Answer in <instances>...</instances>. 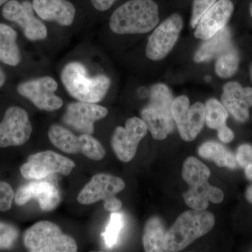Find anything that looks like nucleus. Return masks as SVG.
<instances>
[{"label": "nucleus", "instance_id": "obj_15", "mask_svg": "<svg viewBox=\"0 0 252 252\" xmlns=\"http://www.w3.org/2000/svg\"><path fill=\"white\" fill-rule=\"evenodd\" d=\"M125 187V182L120 177L109 174H97L84 187L78 195L77 200L82 205H91L115 196Z\"/></svg>", "mask_w": 252, "mask_h": 252}, {"label": "nucleus", "instance_id": "obj_23", "mask_svg": "<svg viewBox=\"0 0 252 252\" xmlns=\"http://www.w3.org/2000/svg\"><path fill=\"white\" fill-rule=\"evenodd\" d=\"M51 143L60 150L67 154L81 153V139L62 126L54 124L49 130Z\"/></svg>", "mask_w": 252, "mask_h": 252}, {"label": "nucleus", "instance_id": "obj_12", "mask_svg": "<svg viewBox=\"0 0 252 252\" xmlns=\"http://www.w3.org/2000/svg\"><path fill=\"white\" fill-rule=\"evenodd\" d=\"M32 132V126L26 111L9 107L0 123V148L23 145L29 140Z\"/></svg>", "mask_w": 252, "mask_h": 252}, {"label": "nucleus", "instance_id": "obj_7", "mask_svg": "<svg viewBox=\"0 0 252 252\" xmlns=\"http://www.w3.org/2000/svg\"><path fill=\"white\" fill-rule=\"evenodd\" d=\"M74 161L52 151L32 154L21 167V175L27 180H39L53 174L69 175L75 167Z\"/></svg>", "mask_w": 252, "mask_h": 252}, {"label": "nucleus", "instance_id": "obj_28", "mask_svg": "<svg viewBox=\"0 0 252 252\" xmlns=\"http://www.w3.org/2000/svg\"><path fill=\"white\" fill-rule=\"evenodd\" d=\"M123 225H124V217L122 216V214L117 213V212L112 213L105 232L102 234L107 248H112L116 245Z\"/></svg>", "mask_w": 252, "mask_h": 252}, {"label": "nucleus", "instance_id": "obj_34", "mask_svg": "<svg viewBox=\"0 0 252 252\" xmlns=\"http://www.w3.org/2000/svg\"><path fill=\"white\" fill-rule=\"evenodd\" d=\"M122 207V202L115 196L104 200V208L106 211L117 212L120 210Z\"/></svg>", "mask_w": 252, "mask_h": 252}, {"label": "nucleus", "instance_id": "obj_5", "mask_svg": "<svg viewBox=\"0 0 252 252\" xmlns=\"http://www.w3.org/2000/svg\"><path fill=\"white\" fill-rule=\"evenodd\" d=\"M149 102L142 112V119L145 123L152 137L163 140L175 129V123L171 114L173 101L172 93L163 84H154L149 93Z\"/></svg>", "mask_w": 252, "mask_h": 252}, {"label": "nucleus", "instance_id": "obj_21", "mask_svg": "<svg viewBox=\"0 0 252 252\" xmlns=\"http://www.w3.org/2000/svg\"><path fill=\"white\" fill-rule=\"evenodd\" d=\"M198 155L207 160L215 162L220 167L236 169L238 166L235 155L224 146L215 141H208L199 147Z\"/></svg>", "mask_w": 252, "mask_h": 252}, {"label": "nucleus", "instance_id": "obj_20", "mask_svg": "<svg viewBox=\"0 0 252 252\" xmlns=\"http://www.w3.org/2000/svg\"><path fill=\"white\" fill-rule=\"evenodd\" d=\"M17 32L12 28L0 23V62L10 66L21 63V55L16 42Z\"/></svg>", "mask_w": 252, "mask_h": 252}, {"label": "nucleus", "instance_id": "obj_11", "mask_svg": "<svg viewBox=\"0 0 252 252\" xmlns=\"http://www.w3.org/2000/svg\"><path fill=\"white\" fill-rule=\"evenodd\" d=\"M148 127L142 119L132 117L127 119L126 127L119 126L112 137V147L119 160L129 162L135 157L140 141L147 135Z\"/></svg>", "mask_w": 252, "mask_h": 252}, {"label": "nucleus", "instance_id": "obj_3", "mask_svg": "<svg viewBox=\"0 0 252 252\" xmlns=\"http://www.w3.org/2000/svg\"><path fill=\"white\" fill-rule=\"evenodd\" d=\"M215 216L205 210H189L182 213L165 233L164 252H175L188 247L207 234L215 225Z\"/></svg>", "mask_w": 252, "mask_h": 252}, {"label": "nucleus", "instance_id": "obj_30", "mask_svg": "<svg viewBox=\"0 0 252 252\" xmlns=\"http://www.w3.org/2000/svg\"><path fill=\"white\" fill-rule=\"evenodd\" d=\"M18 236V230L14 226L0 222V249L11 248Z\"/></svg>", "mask_w": 252, "mask_h": 252}, {"label": "nucleus", "instance_id": "obj_41", "mask_svg": "<svg viewBox=\"0 0 252 252\" xmlns=\"http://www.w3.org/2000/svg\"><path fill=\"white\" fill-rule=\"evenodd\" d=\"M250 77H251V80L252 81V63L251 65H250Z\"/></svg>", "mask_w": 252, "mask_h": 252}, {"label": "nucleus", "instance_id": "obj_25", "mask_svg": "<svg viewBox=\"0 0 252 252\" xmlns=\"http://www.w3.org/2000/svg\"><path fill=\"white\" fill-rule=\"evenodd\" d=\"M240 57L238 51L233 46L217 58L215 72L218 77L228 79L238 72Z\"/></svg>", "mask_w": 252, "mask_h": 252}, {"label": "nucleus", "instance_id": "obj_40", "mask_svg": "<svg viewBox=\"0 0 252 252\" xmlns=\"http://www.w3.org/2000/svg\"><path fill=\"white\" fill-rule=\"evenodd\" d=\"M9 1H11V0H0V6H1V5L6 4V2Z\"/></svg>", "mask_w": 252, "mask_h": 252}, {"label": "nucleus", "instance_id": "obj_1", "mask_svg": "<svg viewBox=\"0 0 252 252\" xmlns=\"http://www.w3.org/2000/svg\"><path fill=\"white\" fill-rule=\"evenodd\" d=\"M159 21L158 6L153 0H129L114 11L109 27L118 34H144Z\"/></svg>", "mask_w": 252, "mask_h": 252}, {"label": "nucleus", "instance_id": "obj_17", "mask_svg": "<svg viewBox=\"0 0 252 252\" xmlns=\"http://www.w3.org/2000/svg\"><path fill=\"white\" fill-rule=\"evenodd\" d=\"M221 103L230 115L238 122H246L252 107V88L243 87L235 81L226 83L220 97Z\"/></svg>", "mask_w": 252, "mask_h": 252}, {"label": "nucleus", "instance_id": "obj_27", "mask_svg": "<svg viewBox=\"0 0 252 252\" xmlns=\"http://www.w3.org/2000/svg\"><path fill=\"white\" fill-rule=\"evenodd\" d=\"M81 154L94 160H100L105 156L103 146L89 134H81Z\"/></svg>", "mask_w": 252, "mask_h": 252}, {"label": "nucleus", "instance_id": "obj_9", "mask_svg": "<svg viewBox=\"0 0 252 252\" xmlns=\"http://www.w3.org/2000/svg\"><path fill=\"white\" fill-rule=\"evenodd\" d=\"M34 12L32 3L28 0L23 3L11 0L4 4L2 9L3 17L18 24L28 39L43 40L47 37V28L40 20L35 17Z\"/></svg>", "mask_w": 252, "mask_h": 252}, {"label": "nucleus", "instance_id": "obj_13", "mask_svg": "<svg viewBox=\"0 0 252 252\" xmlns=\"http://www.w3.org/2000/svg\"><path fill=\"white\" fill-rule=\"evenodd\" d=\"M108 110L106 107L91 102H73L67 106L63 117V122L71 128L81 134L94 132V124L107 117Z\"/></svg>", "mask_w": 252, "mask_h": 252}, {"label": "nucleus", "instance_id": "obj_32", "mask_svg": "<svg viewBox=\"0 0 252 252\" xmlns=\"http://www.w3.org/2000/svg\"><path fill=\"white\" fill-rule=\"evenodd\" d=\"M15 193L9 184L0 182V211L6 212L11 208Z\"/></svg>", "mask_w": 252, "mask_h": 252}, {"label": "nucleus", "instance_id": "obj_4", "mask_svg": "<svg viewBox=\"0 0 252 252\" xmlns=\"http://www.w3.org/2000/svg\"><path fill=\"white\" fill-rule=\"evenodd\" d=\"M61 80L74 98L91 103L102 101L111 86L110 79L104 74L89 77L85 66L79 62L66 64L61 72Z\"/></svg>", "mask_w": 252, "mask_h": 252}, {"label": "nucleus", "instance_id": "obj_24", "mask_svg": "<svg viewBox=\"0 0 252 252\" xmlns=\"http://www.w3.org/2000/svg\"><path fill=\"white\" fill-rule=\"evenodd\" d=\"M165 228L162 220L157 217L147 220L144 227L143 245L147 252H164Z\"/></svg>", "mask_w": 252, "mask_h": 252}, {"label": "nucleus", "instance_id": "obj_19", "mask_svg": "<svg viewBox=\"0 0 252 252\" xmlns=\"http://www.w3.org/2000/svg\"><path fill=\"white\" fill-rule=\"evenodd\" d=\"M232 46L231 33L225 26L210 39L204 41L194 55V61L197 63L208 62L217 59Z\"/></svg>", "mask_w": 252, "mask_h": 252}, {"label": "nucleus", "instance_id": "obj_14", "mask_svg": "<svg viewBox=\"0 0 252 252\" xmlns=\"http://www.w3.org/2000/svg\"><path fill=\"white\" fill-rule=\"evenodd\" d=\"M15 202L23 205L31 200H37L41 210L52 211L61 203V192L56 185L47 181L30 182L18 189L15 194Z\"/></svg>", "mask_w": 252, "mask_h": 252}, {"label": "nucleus", "instance_id": "obj_8", "mask_svg": "<svg viewBox=\"0 0 252 252\" xmlns=\"http://www.w3.org/2000/svg\"><path fill=\"white\" fill-rule=\"evenodd\" d=\"M183 26V18L179 14L165 19L149 36L146 47L147 57L154 61L165 59L177 44Z\"/></svg>", "mask_w": 252, "mask_h": 252}, {"label": "nucleus", "instance_id": "obj_31", "mask_svg": "<svg viewBox=\"0 0 252 252\" xmlns=\"http://www.w3.org/2000/svg\"><path fill=\"white\" fill-rule=\"evenodd\" d=\"M217 0H193L192 9L190 26L194 28L196 27L200 18L205 12L210 9Z\"/></svg>", "mask_w": 252, "mask_h": 252}, {"label": "nucleus", "instance_id": "obj_26", "mask_svg": "<svg viewBox=\"0 0 252 252\" xmlns=\"http://www.w3.org/2000/svg\"><path fill=\"white\" fill-rule=\"evenodd\" d=\"M205 122L210 128L218 130L226 126L229 114L221 102L215 98L208 99L205 104Z\"/></svg>", "mask_w": 252, "mask_h": 252}, {"label": "nucleus", "instance_id": "obj_22", "mask_svg": "<svg viewBox=\"0 0 252 252\" xmlns=\"http://www.w3.org/2000/svg\"><path fill=\"white\" fill-rule=\"evenodd\" d=\"M205 123V105L195 102L190 107L185 123L177 127L181 137L186 142H192L198 137Z\"/></svg>", "mask_w": 252, "mask_h": 252}, {"label": "nucleus", "instance_id": "obj_33", "mask_svg": "<svg viewBox=\"0 0 252 252\" xmlns=\"http://www.w3.org/2000/svg\"><path fill=\"white\" fill-rule=\"evenodd\" d=\"M235 158L238 165L245 168L252 162V146L248 144L240 145L235 154Z\"/></svg>", "mask_w": 252, "mask_h": 252}, {"label": "nucleus", "instance_id": "obj_36", "mask_svg": "<svg viewBox=\"0 0 252 252\" xmlns=\"http://www.w3.org/2000/svg\"><path fill=\"white\" fill-rule=\"evenodd\" d=\"M93 6L100 11H105L110 9L117 0H91Z\"/></svg>", "mask_w": 252, "mask_h": 252}, {"label": "nucleus", "instance_id": "obj_39", "mask_svg": "<svg viewBox=\"0 0 252 252\" xmlns=\"http://www.w3.org/2000/svg\"><path fill=\"white\" fill-rule=\"evenodd\" d=\"M5 81H6V75L4 71L0 67V88L4 86Z\"/></svg>", "mask_w": 252, "mask_h": 252}, {"label": "nucleus", "instance_id": "obj_2", "mask_svg": "<svg viewBox=\"0 0 252 252\" xmlns=\"http://www.w3.org/2000/svg\"><path fill=\"white\" fill-rule=\"evenodd\" d=\"M211 172L196 158H187L184 162L182 178L188 184L189 189L183 194L186 204L192 210H206L209 202L220 204L224 199V193L208 182Z\"/></svg>", "mask_w": 252, "mask_h": 252}, {"label": "nucleus", "instance_id": "obj_37", "mask_svg": "<svg viewBox=\"0 0 252 252\" xmlns=\"http://www.w3.org/2000/svg\"><path fill=\"white\" fill-rule=\"evenodd\" d=\"M245 171L247 178L252 182V162L245 167Z\"/></svg>", "mask_w": 252, "mask_h": 252}, {"label": "nucleus", "instance_id": "obj_16", "mask_svg": "<svg viewBox=\"0 0 252 252\" xmlns=\"http://www.w3.org/2000/svg\"><path fill=\"white\" fill-rule=\"evenodd\" d=\"M234 10L230 0H219L200 18L194 36L205 41L210 39L226 26Z\"/></svg>", "mask_w": 252, "mask_h": 252}, {"label": "nucleus", "instance_id": "obj_18", "mask_svg": "<svg viewBox=\"0 0 252 252\" xmlns=\"http://www.w3.org/2000/svg\"><path fill=\"white\" fill-rule=\"evenodd\" d=\"M34 12L41 19L54 21L61 26H71L74 22L76 9L67 0H33Z\"/></svg>", "mask_w": 252, "mask_h": 252}, {"label": "nucleus", "instance_id": "obj_35", "mask_svg": "<svg viewBox=\"0 0 252 252\" xmlns=\"http://www.w3.org/2000/svg\"><path fill=\"white\" fill-rule=\"evenodd\" d=\"M218 131L219 139L223 143H230L234 139L235 135L231 129L225 126Z\"/></svg>", "mask_w": 252, "mask_h": 252}, {"label": "nucleus", "instance_id": "obj_29", "mask_svg": "<svg viewBox=\"0 0 252 252\" xmlns=\"http://www.w3.org/2000/svg\"><path fill=\"white\" fill-rule=\"evenodd\" d=\"M190 109V101L186 95H180L172 101L171 114L177 127L185 123Z\"/></svg>", "mask_w": 252, "mask_h": 252}, {"label": "nucleus", "instance_id": "obj_42", "mask_svg": "<svg viewBox=\"0 0 252 252\" xmlns=\"http://www.w3.org/2000/svg\"><path fill=\"white\" fill-rule=\"evenodd\" d=\"M250 13L252 18V2L250 5Z\"/></svg>", "mask_w": 252, "mask_h": 252}, {"label": "nucleus", "instance_id": "obj_10", "mask_svg": "<svg viewBox=\"0 0 252 252\" xmlns=\"http://www.w3.org/2000/svg\"><path fill=\"white\" fill-rule=\"evenodd\" d=\"M58 84L54 79L43 77L24 81L17 86L18 94L41 110L53 112L62 107L63 99L56 95Z\"/></svg>", "mask_w": 252, "mask_h": 252}, {"label": "nucleus", "instance_id": "obj_38", "mask_svg": "<svg viewBox=\"0 0 252 252\" xmlns=\"http://www.w3.org/2000/svg\"><path fill=\"white\" fill-rule=\"evenodd\" d=\"M245 198L248 203L252 205V185L247 189L246 191H245Z\"/></svg>", "mask_w": 252, "mask_h": 252}, {"label": "nucleus", "instance_id": "obj_6", "mask_svg": "<svg viewBox=\"0 0 252 252\" xmlns=\"http://www.w3.org/2000/svg\"><path fill=\"white\" fill-rule=\"evenodd\" d=\"M26 248L32 252H74L75 240L63 234L57 225L47 220L38 222L26 230L24 235Z\"/></svg>", "mask_w": 252, "mask_h": 252}]
</instances>
